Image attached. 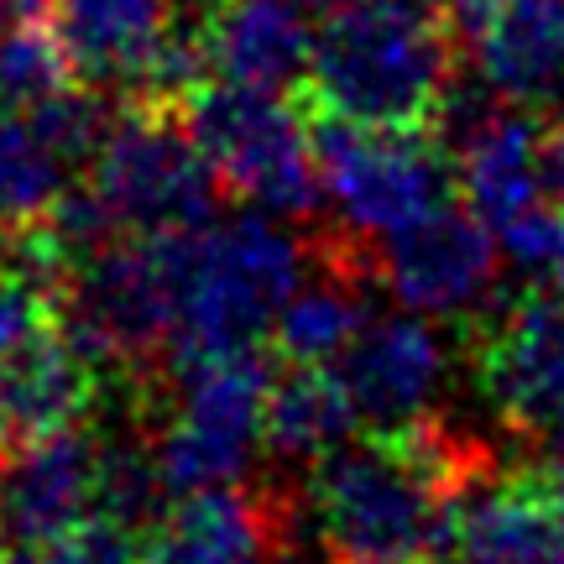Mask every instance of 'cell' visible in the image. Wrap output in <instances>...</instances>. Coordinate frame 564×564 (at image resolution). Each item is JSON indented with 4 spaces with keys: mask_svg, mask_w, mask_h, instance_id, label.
Wrapping results in <instances>:
<instances>
[{
    "mask_svg": "<svg viewBox=\"0 0 564 564\" xmlns=\"http://www.w3.org/2000/svg\"><path fill=\"white\" fill-rule=\"evenodd\" d=\"M429 6H440L444 17H460L465 6H476V0H429Z\"/></svg>",
    "mask_w": 564,
    "mask_h": 564,
    "instance_id": "obj_27",
    "label": "cell"
},
{
    "mask_svg": "<svg viewBox=\"0 0 564 564\" xmlns=\"http://www.w3.org/2000/svg\"><path fill=\"white\" fill-rule=\"evenodd\" d=\"M481 476L491 449L423 413L319 455L303 507L329 564H444L455 507Z\"/></svg>",
    "mask_w": 564,
    "mask_h": 564,
    "instance_id": "obj_1",
    "label": "cell"
},
{
    "mask_svg": "<svg viewBox=\"0 0 564 564\" xmlns=\"http://www.w3.org/2000/svg\"><path fill=\"white\" fill-rule=\"evenodd\" d=\"M539 162H544V199L564 215V116L544 121V152H539Z\"/></svg>",
    "mask_w": 564,
    "mask_h": 564,
    "instance_id": "obj_25",
    "label": "cell"
},
{
    "mask_svg": "<svg viewBox=\"0 0 564 564\" xmlns=\"http://www.w3.org/2000/svg\"><path fill=\"white\" fill-rule=\"evenodd\" d=\"M68 167L74 162L42 137L32 110L0 105V220H42L68 194Z\"/></svg>",
    "mask_w": 564,
    "mask_h": 564,
    "instance_id": "obj_19",
    "label": "cell"
},
{
    "mask_svg": "<svg viewBox=\"0 0 564 564\" xmlns=\"http://www.w3.org/2000/svg\"><path fill=\"white\" fill-rule=\"evenodd\" d=\"M491 236H497L507 262L533 272V278H549L564 257V215L549 199L528 204L518 215H507L502 225H491Z\"/></svg>",
    "mask_w": 564,
    "mask_h": 564,
    "instance_id": "obj_22",
    "label": "cell"
},
{
    "mask_svg": "<svg viewBox=\"0 0 564 564\" xmlns=\"http://www.w3.org/2000/svg\"><path fill=\"white\" fill-rule=\"evenodd\" d=\"M470 366L486 403L528 449L564 440V303L554 293H528L481 324Z\"/></svg>",
    "mask_w": 564,
    "mask_h": 564,
    "instance_id": "obj_8",
    "label": "cell"
},
{
    "mask_svg": "<svg viewBox=\"0 0 564 564\" xmlns=\"http://www.w3.org/2000/svg\"><path fill=\"white\" fill-rule=\"evenodd\" d=\"M68 74L74 63L63 53L58 32L47 21H32V26H0V105L11 110H32L47 95L68 89Z\"/></svg>",
    "mask_w": 564,
    "mask_h": 564,
    "instance_id": "obj_20",
    "label": "cell"
},
{
    "mask_svg": "<svg viewBox=\"0 0 564 564\" xmlns=\"http://www.w3.org/2000/svg\"><path fill=\"white\" fill-rule=\"evenodd\" d=\"M361 413L345 392L340 371L329 366H293L267 398V449L293 465H314L335 444L356 440Z\"/></svg>",
    "mask_w": 564,
    "mask_h": 564,
    "instance_id": "obj_18",
    "label": "cell"
},
{
    "mask_svg": "<svg viewBox=\"0 0 564 564\" xmlns=\"http://www.w3.org/2000/svg\"><path fill=\"white\" fill-rule=\"evenodd\" d=\"M95 371L100 366L58 329L0 356V449L74 429L95 403Z\"/></svg>",
    "mask_w": 564,
    "mask_h": 564,
    "instance_id": "obj_15",
    "label": "cell"
},
{
    "mask_svg": "<svg viewBox=\"0 0 564 564\" xmlns=\"http://www.w3.org/2000/svg\"><path fill=\"white\" fill-rule=\"evenodd\" d=\"M278 512L241 486H215L183 497L147 564H278Z\"/></svg>",
    "mask_w": 564,
    "mask_h": 564,
    "instance_id": "obj_16",
    "label": "cell"
},
{
    "mask_svg": "<svg viewBox=\"0 0 564 564\" xmlns=\"http://www.w3.org/2000/svg\"><path fill=\"white\" fill-rule=\"evenodd\" d=\"M0 267H6V220H0Z\"/></svg>",
    "mask_w": 564,
    "mask_h": 564,
    "instance_id": "obj_29",
    "label": "cell"
},
{
    "mask_svg": "<svg viewBox=\"0 0 564 564\" xmlns=\"http://www.w3.org/2000/svg\"><path fill=\"white\" fill-rule=\"evenodd\" d=\"M32 564H147V549H141L131 523H116V518L95 512L68 533H58V539L32 544Z\"/></svg>",
    "mask_w": 564,
    "mask_h": 564,
    "instance_id": "obj_21",
    "label": "cell"
},
{
    "mask_svg": "<svg viewBox=\"0 0 564 564\" xmlns=\"http://www.w3.org/2000/svg\"><path fill=\"white\" fill-rule=\"evenodd\" d=\"M366 319L371 314L361 299V251H345V257H329L314 278L303 272L267 335L293 366H335Z\"/></svg>",
    "mask_w": 564,
    "mask_h": 564,
    "instance_id": "obj_17",
    "label": "cell"
},
{
    "mask_svg": "<svg viewBox=\"0 0 564 564\" xmlns=\"http://www.w3.org/2000/svg\"><path fill=\"white\" fill-rule=\"evenodd\" d=\"M89 194L116 236H162L215 215V173L194 147L188 126L158 110H131L105 121L95 141Z\"/></svg>",
    "mask_w": 564,
    "mask_h": 564,
    "instance_id": "obj_6",
    "label": "cell"
},
{
    "mask_svg": "<svg viewBox=\"0 0 564 564\" xmlns=\"http://www.w3.org/2000/svg\"><path fill=\"white\" fill-rule=\"evenodd\" d=\"M188 137L209 173L246 209L303 220L319 209V147L308 116L282 89L257 84H199L188 95Z\"/></svg>",
    "mask_w": 564,
    "mask_h": 564,
    "instance_id": "obj_3",
    "label": "cell"
},
{
    "mask_svg": "<svg viewBox=\"0 0 564 564\" xmlns=\"http://www.w3.org/2000/svg\"><path fill=\"white\" fill-rule=\"evenodd\" d=\"M314 21L303 0H215L194 32L199 68L225 84L288 89L303 79Z\"/></svg>",
    "mask_w": 564,
    "mask_h": 564,
    "instance_id": "obj_13",
    "label": "cell"
},
{
    "mask_svg": "<svg viewBox=\"0 0 564 564\" xmlns=\"http://www.w3.org/2000/svg\"><path fill=\"white\" fill-rule=\"evenodd\" d=\"M0 533H6V528H0Z\"/></svg>",
    "mask_w": 564,
    "mask_h": 564,
    "instance_id": "obj_31",
    "label": "cell"
},
{
    "mask_svg": "<svg viewBox=\"0 0 564 564\" xmlns=\"http://www.w3.org/2000/svg\"><path fill=\"white\" fill-rule=\"evenodd\" d=\"M549 282H554V299L564 303V257H560V267H554V272H549Z\"/></svg>",
    "mask_w": 564,
    "mask_h": 564,
    "instance_id": "obj_28",
    "label": "cell"
},
{
    "mask_svg": "<svg viewBox=\"0 0 564 564\" xmlns=\"http://www.w3.org/2000/svg\"><path fill=\"white\" fill-rule=\"evenodd\" d=\"M444 564H564V507L523 476H481L455 507Z\"/></svg>",
    "mask_w": 564,
    "mask_h": 564,
    "instance_id": "obj_14",
    "label": "cell"
},
{
    "mask_svg": "<svg viewBox=\"0 0 564 564\" xmlns=\"http://www.w3.org/2000/svg\"><path fill=\"white\" fill-rule=\"evenodd\" d=\"M539 497H549L554 507H564V440L554 444H533V455L523 460V470H518Z\"/></svg>",
    "mask_w": 564,
    "mask_h": 564,
    "instance_id": "obj_24",
    "label": "cell"
},
{
    "mask_svg": "<svg viewBox=\"0 0 564 564\" xmlns=\"http://www.w3.org/2000/svg\"><path fill=\"white\" fill-rule=\"evenodd\" d=\"M449 21L497 100L564 116V0H476Z\"/></svg>",
    "mask_w": 564,
    "mask_h": 564,
    "instance_id": "obj_10",
    "label": "cell"
},
{
    "mask_svg": "<svg viewBox=\"0 0 564 564\" xmlns=\"http://www.w3.org/2000/svg\"><path fill=\"white\" fill-rule=\"evenodd\" d=\"M53 329V293L47 278H37L32 267H0V356H11L21 345H32L37 335Z\"/></svg>",
    "mask_w": 564,
    "mask_h": 564,
    "instance_id": "obj_23",
    "label": "cell"
},
{
    "mask_svg": "<svg viewBox=\"0 0 564 564\" xmlns=\"http://www.w3.org/2000/svg\"><path fill=\"white\" fill-rule=\"evenodd\" d=\"M449 377V345L429 314L398 308L361 324V335L345 345L340 382L350 403L371 429H403L429 413Z\"/></svg>",
    "mask_w": 564,
    "mask_h": 564,
    "instance_id": "obj_11",
    "label": "cell"
},
{
    "mask_svg": "<svg viewBox=\"0 0 564 564\" xmlns=\"http://www.w3.org/2000/svg\"><path fill=\"white\" fill-rule=\"evenodd\" d=\"M100 481L105 444L79 429L17 444L11 465L0 470V528L17 544H47L100 512Z\"/></svg>",
    "mask_w": 564,
    "mask_h": 564,
    "instance_id": "obj_12",
    "label": "cell"
},
{
    "mask_svg": "<svg viewBox=\"0 0 564 564\" xmlns=\"http://www.w3.org/2000/svg\"><path fill=\"white\" fill-rule=\"evenodd\" d=\"M272 371L257 345L178 361L173 408L152 440V465L167 497L241 486L257 449H267Z\"/></svg>",
    "mask_w": 564,
    "mask_h": 564,
    "instance_id": "obj_4",
    "label": "cell"
},
{
    "mask_svg": "<svg viewBox=\"0 0 564 564\" xmlns=\"http://www.w3.org/2000/svg\"><path fill=\"white\" fill-rule=\"evenodd\" d=\"M303 6H335V0H303Z\"/></svg>",
    "mask_w": 564,
    "mask_h": 564,
    "instance_id": "obj_30",
    "label": "cell"
},
{
    "mask_svg": "<svg viewBox=\"0 0 564 564\" xmlns=\"http://www.w3.org/2000/svg\"><path fill=\"white\" fill-rule=\"evenodd\" d=\"M371 251H377V278L387 282L398 308H413L429 319H455L486 303L502 267V246L491 236V225L455 199L434 204L429 215L408 220Z\"/></svg>",
    "mask_w": 564,
    "mask_h": 564,
    "instance_id": "obj_9",
    "label": "cell"
},
{
    "mask_svg": "<svg viewBox=\"0 0 564 564\" xmlns=\"http://www.w3.org/2000/svg\"><path fill=\"white\" fill-rule=\"evenodd\" d=\"M460 79V32L429 0H335L314 26L303 89L324 121L429 126Z\"/></svg>",
    "mask_w": 564,
    "mask_h": 564,
    "instance_id": "obj_2",
    "label": "cell"
},
{
    "mask_svg": "<svg viewBox=\"0 0 564 564\" xmlns=\"http://www.w3.org/2000/svg\"><path fill=\"white\" fill-rule=\"evenodd\" d=\"M314 147L319 199L329 204L350 251H371L455 188L449 147L429 137V126H356L319 116Z\"/></svg>",
    "mask_w": 564,
    "mask_h": 564,
    "instance_id": "obj_5",
    "label": "cell"
},
{
    "mask_svg": "<svg viewBox=\"0 0 564 564\" xmlns=\"http://www.w3.org/2000/svg\"><path fill=\"white\" fill-rule=\"evenodd\" d=\"M63 53L100 89L167 95L199 74L194 37L173 21V0H53Z\"/></svg>",
    "mask_w": 564,
    "mask_h": 564,
    "instance_id": "obj_7",
    "label": "cell"
},
{
    "mask_svg": "<svg viewBox=\"0 0 564 564\" xmlns=\"http://www.w3.org/2000/svg\"><path fill=\"white\" fill-rule=\"evenodd\" d=\"M53 17V0H0V26H32Z\"/></svg>",
    "mask_w": 564,
    "mask_h": 564,
    "instance_id": "obj_26",
    "label": "cell"
}]
</instances>
